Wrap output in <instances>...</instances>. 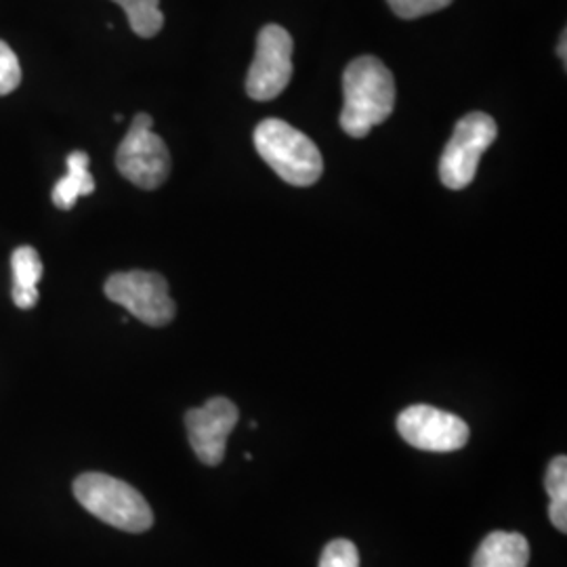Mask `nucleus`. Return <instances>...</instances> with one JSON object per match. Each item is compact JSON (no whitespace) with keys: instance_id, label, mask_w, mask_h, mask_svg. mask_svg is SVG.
<instances>
[{"instance_id":"nucleus-1","label":"nucleus","mask_w":567,"mask_h":567,"mask_svg":"<svg viewBox=\"0 0 567 567\" xmlns=\"http://www.w3.org/2000/svg\"><path fill=\"white\" fill-rule=\"evenodd\" d=\"M343 93L341 126L349 137L362 140L393 114L395 81L391 70L374 55L358 58L347 65Z\"/></svg>"},{"instance_id":"nucleus-2","label":"nucleus","mask_w":567,"mask_h":567,"mask_svg":"<svg viewBox=\"0 0 567 567\" xmlns=\"http://www.w3.org/2000/svg\"><path fill=\"white\" fill-rule=\"evenodd\" d=\"M255 147L278 177L297 187L313 185L322 177L324 161L318 145L305 133L278 118H267L255 128Z\"/></svg>"},{"instance_id":"nucleus-3","label":"nucleus","mask_w":567,"mask_h":567,"mask_svg":"<svg viewBox=\"0 0 567 567\" xmlns=\"http://www.w3.org/2000/svg\"><path fill=\"white\" fill-rule=\"evenodd\" d=\"M74 496L91 515L122 532L142 534L154 526V513L142 494L105 473L81 475L74 482Z\"/></svg>"},{"instance_id":"nucleus-4","label":"nucleus","mask_w":567,"mask_h":567,"mask_svg":"<svg viewBox=\"0 0 567 567\" xmlns=\"http://www.w3.org/2000/svg\"><path fill=\"white\" fill-rule=\"evenodd\" d=\"M152 126L154 118L150 114H137L116 152V168L122 177L142 189H156L171 175V152Z\"/></svg>"},{"instance_id":"nucleus-5","label":"nucleus","mask_w":567,"mask_h":567,"mask_svg":"<svg viewBox=\"0 0 567 567\" xmlns=\"http://www.w3.org/2000/svg\"><path fill=\"white\" fill-rule=\"evenodd\" d=\"M105 297L121 305L131 316L152 328L171 324L177 305L171 299L168 282L156 271H121L112 274L103 286Z\"/></svg>"},{"instance_id":"nucleus-6","label":"nucleus","mask_w":567,"mask_h":567,"mask_svg":"<svg viewBox=\"0 0 567 567\" xmlns=\"http://www.w3.org/2000/svg\"><path fill=\"white\" fill-rule=\"evenodd\" d=\"M498 126L484 112H471L456 122L454 135L447 142L440 161V179L447 189H465L475 179L480 161L487 147L496 142Z\"/></svg>"},{"instance_id":"nucleus-7","label":"nucleus","mask_w":567,"mask_h":567,"mask_svg":"<svg viewBox=\"0 0 567 567\" xmlns=\"http://www.w3.org/2000/svg\"><path fill=\"white\" fill-rule=\"evenodd\" d=\"M295 42L288 30L278 23H267L257 37L255 60L246 76V93L257 102L280 97L292 79Z\"/></svg>"},{"instance_id":"nucleus-8","label":"nucleus","mask_w":567,"mask_h":567,"mask_svg":"<svg viewBox=\"0 0 567 567\" xmlns=\"http://www.w3.org/2000/svg\"><path fill=\"white\" fill-rule=\"evenodd\" d=\"M398 431L405 444L425 452H456L468 442V425L461 416L433 405L405 408L398 416Z\"/></svg>"},{"instance_id":"nucleus-9","label":"nucleus","mask_w":567,"mask_h":567,"mask_svg":"<svg viewBox=\"0 0 567 567\" xmlns=\"http://www.w3.org/2000/svg\"><path fill=\"white\" fill-rule=\"evenodd\" d=\"M240 421V410L227 398H213L203 408H192L185 414L187 440L196 456L206 466L224 463L229 433Z\"/></svg>"},{"instance_id":"nucleus-10","label":"nucleus","mask_w":567,"mask_h":567,"mask_svg":"<svg viewBox=\"0 0 567 567\" xmlns=\"http://www.w3.org/2000/svg\"><path fill=\"white\" fill-rule=\"evenodd\" d=\"M529 543L517 532H492L475 550L471 567H527Z\"/></svg>"},{"instance_id":"nucleus-11","label":"nucleus","mask_w":567,"mask_h":567,"mask_svg":"<svg viewBox=\"0 0 567 567\" xmlns=\"http://www.w3.org/2000/svg\"><path fill=\"white\" fill-rule=\"evenodd\" d=\"M13 269V303L20 309H32L39 303V282L42 280V261L34 246H20L11 255Z\"/></svg>"},{"instance_id":"nucleus-12","label":"nucleus","mask_w":567,"mask_h":567,"mask_svg":"<svg viewBox=\"0 0 567 567\" xmlns=\"http://www.w3.org/2000/svg\"><path fill=\"white\" fill-rule=\"evenodd\" d=\"M68 173L65 177H61L60 182L53 187V204L61 210H70L74 208V204L82 196H91L95 192V179L89 171L91 158L86 152H72L68 156Z\"/></svg>"},{"instance_id":"nucleus-13","label":"nucleus","mask_w":567,"mask_h":567,"mask_svg":"<svg viewBox=\"0 0 567 567\" xmlns=\"http://www.w3.org/2000/svg\"><path fill=\"white\" fill-rule=\"evenodd\" d=\"M550 505H548V517L550 524L559 532H567V458L557 456L548 465L547 477H545Z\"/></svg>"},{"instance_id":"nucleus-14","label":"nucleus","mask_w":567,"mask_h":567,"mask_svg":"<svg viewBox=\"0 0 567 567\" xmlns=\"http://www.w3.org/2000/svg\"><path fill=\"white\" fill-rule=\"evenodd\" d=\"M128 18L131 30L142 39H154L164 25L161 0H114Z\"/></svg>"},{"instance_id":"nucleus-15","label":"nucleus","mask_w":567,"mask_h":567,"mask_svg":"<svg viewBox=\"0 0 567 567\" xmlns=\"http://www.w3.org/2000/svg\"><path fill=\"white\" fill-rule=\"evenodd\" d=\"M386 4L402 20H419L446 9L452 0H386Z\"/></svg>"},{"instance_id":"nucleus-16","label":"nucleus","mask_w":567,"mask_h":567,"mask_svg":"<svg viewBox=\"0 0 567 567\" xmlns=\"http://www.w3.org/2000/svg\"><path fill=\"white\" fill-rule=\"evenodd\" d=\"M21 84V65L16 51L0 41V97L13 93Z\"/></svg>"},{"instance_id":"nucleus-17","label":"nucleus","mask_w":567,"mask_h":567,"mask_svg":"<svg viewBox=\"0 0 567 567\" xmlns=\"http://www.w3.org/2000/svg\"><path fill=\"white\" fill-rule=\"evenodd\" d=\"M320 567H360V553L351 540H332L322 550Z\"/></svg>"},{"instance_id":"nucleus-18","label":"nucleus","mask_w":567,"mask_h":567,"mask_svg":"<svg viewBox=\"0 0 567 567\" xmlns=\"http://www.w3.org/2000/svg\"><path fill=\"white\" fill-rule=\"evenodd\" d=\"M566 47H567V39H566V32L561 34V42H559V47H557V53L561 55V61H564V65L567 63V55H566Z\"/></svg>"}]
</instances>
